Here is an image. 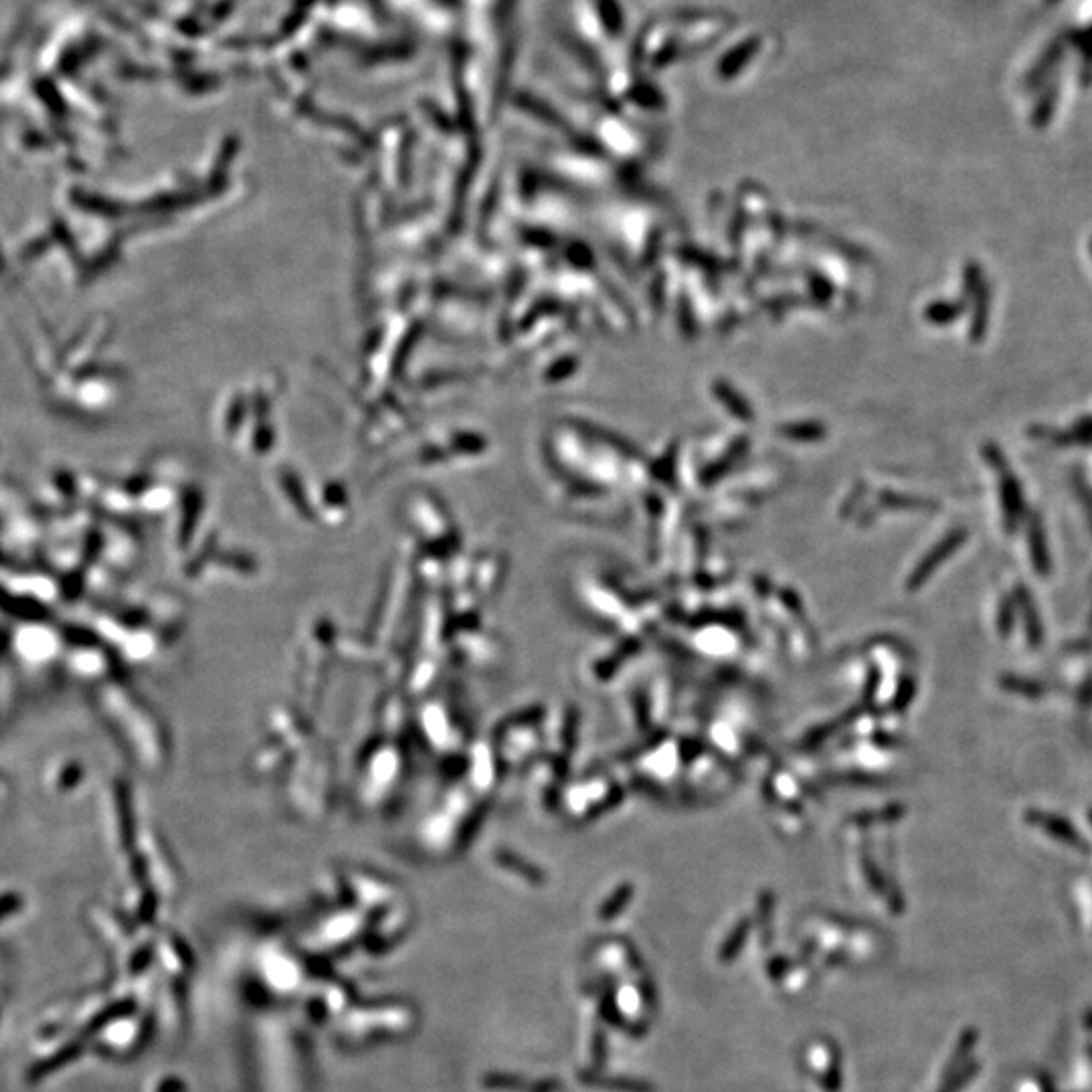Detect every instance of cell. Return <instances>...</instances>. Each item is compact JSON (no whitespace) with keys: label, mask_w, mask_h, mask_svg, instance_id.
I'll list each match as a JSON object with an SVG mask.
<instances>
[{"label":"cell","mask_w":1092,"mask_h":1092,"mask_svg":"<svg viewBox=\"0 0 1092 1092\" xmlns=\"http://www.w3.org/2000/svg\"><path fill=\"white\" fill-rule=\"evenodd\" d=\"M1026 821H1030L1032 826L1044 829L1046 834H1050L1052 838L1064 841V844L1081 848L1082 852L1087 849V841L1078 835L1076 829L1072 828V823L1066 821L1064 817L1046 814V811H1040V809H1030V811H1026Z\"/></svg>","instance_id":"cell-1"},{"label":"cell","mask_w":1092,"mask_h":1092,"mask_svg":"<svg viewBox=\"0 0 1092 1092\" xmlns=\"http://www.w3.org/2000/svg\"><path fill=\"white\" fill-rule=\"evenodd\" d=\"M1001 500H1004V512H1006V525L1007 530H1012L1015 520H1018V514L1021 512V498H1020V488L1015 484L1013 476L1006 477L1004 485H1001Z\"/></svg>","instance_id":"cell-2"},{"label":"cell","mask_w":1092,"mask_h":1092,"mask_svg":"<svg viewBox=\"0 0 1092 1092\" xmlns=\"http://www.w3.org/2000/svg\"><path fill=\"white\" fill-rule=\"evenodd\" d=\"M965 539H967V532H965V530H963V532H961V530H959V532H953V534H951V536H949V539H944V540H943V545H941V546H938V548H937V551H935V554H932V559L929 557V560H927V563H924V565L921 567V571H918V574H917V577H918V579H923V577H927V574H929V573L932 571V568H935V567H937L938 563H941V560H943L944 557H949V554H951V553H953V551H955V548H957V546H959V545H961V542H963V540H965Z\"/></svg>","instance_id":"cell-3"},{"label":"cell","mask_w":1092,"mask_h":1092,"mask_svg":"<svg viewBox=\"0 0 1092 1092\" xmlns=\"http://www.w3.org/2000/svg\"><path fill=\"white\" fill-rule=\"evenodd\" d=\"M1018 595H1020V607H1021V611H1024V617H1026V622H1027V623H1026L1027 635H1030L1032 646H1038V643H1040V635H1042V629H1040L1036 609H1034L1032 599H1030V595H1026V591H1024V589H1020Z\"/></svg>","instance_id":"cell-4"},{"label":"cell","mask_w":1092,"mask_h":1092,"mask_svg":"<svg viewBox=\"0 0 1092 1092\" xmlns=\"http://www.w3.org/2000/svg\"><path fill=\"white\" fill-rule=\"evenodd\" d=\"M1032 557H1034V567L1038 568V573H1048V567H1050L1048 551H1046L1044 536H1042V530H1040L1038 526V522H1034V526H1032Z\"/></svg>","instance_id":"cell-5"},{"label":"cell","mask_w":1092,"mask_h":1092,"mask_svg":"<svg viewBox=\"0 0 1092 1092\" xmlns=\"http://www.w3.org/2000/svg\"><path fill=\"white\" fill-rule=\"evenodd\" d=\"M1075 43L1078 45V47H1081L1082 55H1084V61H1087V65H1084V75H1090V63H1092V29H1087V31H1078V33L1075 35Z\"/></svg>","instance_id":"cell-6"},{"label":"cell","mask_w":1092,"mask_h":1092,"mask_svg":"<svg viewBox=\"0 0 1092 1092\" xmlns=\"http://www.w3.org/2000/svg\"><path fill=\"white\" fill-rule=\"evenodd\" d=\"M1012 622H1013V603L1006 601L1004 605H1001V611H999V634L1001 635H1007V631H1010L1013 625Z\"/></svg>","instance_id":"cell-7"},{"label":"cell","mask_w":1092,"mask_h":1092,"mask_svg":"<svg viewBox=\"0 0 1092 1092\" xmlns=\"http://www.w3.org/2000/svg\"><path fill=\"white\" fill-rule=\"evenodd\" d=\"M1004 684L1007 686V690H1015V692H1024L1027 696H1038L1040 688L1034 686L1032 682H1018V678H1007L1004 680Z\"/></svg>","instance_id":"cell-8"},{"label":"cell","mask_w":1092,"mask_h":1092,"mask_svg":"<svg viewBox=\"0 0 1092 1092\" xmlns=\"http://www.w3.org/2000/svg\"><path fill=\"white\" fill-rule=\"evenodd\" d=\"M1090 826H1092V811H1090Z\"/></svg>","instance_id":"cell-9"}]
</instances>
